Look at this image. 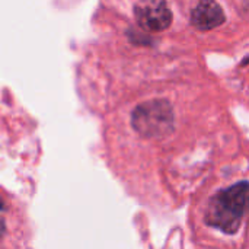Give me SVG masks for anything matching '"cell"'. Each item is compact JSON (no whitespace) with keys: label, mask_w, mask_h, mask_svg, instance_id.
I'll use <instances>...</instances> for the list:
<instances>
[{"label":"cell","mask_w":249,"mask_h":249,"mask_svg":"<svg viewBox=\"0 0 249 249\" xmlns=\"http://www.w3.org/2000/svg\"><path fill=\"white\" fill-rule=\"evenodd\" d=\"M247 196L248 184L245 179L219 190L207 203L204 222L222 233H236L247 214Z\"/></svg>","instance_id":"cell-1"},{"label":"cell","mask_w":249,"mask_h":249,"mask_svg":"<svg viewBox=\"0 0 249 249\" xmlns=\"http://www.w3.org/2000/svg\"><path fill=\"white\" fill-rule=\"evenodd\" d=\"M28 226L13 198L0 191V249H26Z\"/></svg>","instance_id":"cell-2"},{"label":"cell","mask_w":249,"mask_h":249,"mask_svg":"<svg viewBox=\"0 0 249 249\" xmlns=\"http://www.w3.org/2000/svg\"><path fill=\"white\" fill-rule=\"evenodd\" d=\"M136 19L146 31L160 32L172 22V12L166 1H142L136 6Z\"/></svg>","instance_id":"cell-3"},{"label":"cell","mask_w":249,"mask_h":249,"mask_svg":"<svg viewBox=\"0 0 249 249\" xmlns=\"http://www.w3.org/2000/svg\"><path fill=\"white\" fill-rule=\"evenodd\" d=\"M190 20L198 31H212L226 20V15L219 3L198 1L191 9Z\"/></svg>","instance_id":"cell-4"}]
</instances>
